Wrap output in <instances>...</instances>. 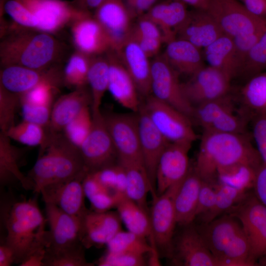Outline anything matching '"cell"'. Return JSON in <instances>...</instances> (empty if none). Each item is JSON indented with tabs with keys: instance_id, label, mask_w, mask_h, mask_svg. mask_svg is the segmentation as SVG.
Here are the masks:
<instances>
[{
	"instance_id": "1",
	"label": "cell",
	"mask_w": 266,
	"mask_h": 266,
	"mask_svg": "<svg viewBox=\"0 0 266 266\" xmlns=\"http://www.w3.org/2000/svg\"><path fill=\"white\" fill-rule=\"evenodd\" d=\"M0 43L1 67L20 66L43 70L56 66L66 57V45L53 34L10 25Z\"/></svg>"
},
{
	"instance_id": "2",
	"label": "cell",
	"mask_w": 266,
	"mask_h": 266,
	"mask_svg": "<svg viewBox=\"0 0 266 266\" xmlns=\"http://www.w3.org/2000/svg\"><path fill=\"white\" fill-rule=\"evenodd\" d=\"M8 197L1 200L0 221L6 232L1 241L12 249L19 265L32 253L47 247V222L36 198L16 200Z\"/></svg>"
},
{
	"instance_id": "3",
	"label": "cell",
	"mask_w": 266,
	"mask_h": 266,
	"mask_svg": "<svg viewBox=\"0 0 266 266\" xmlns=\"http://www.w3.org/2000/svg\"><path fill=\"white\" fill-rule=\"evenodd\" d=\"M239 164L256 168L263 164L245 133L203 132L194 168L202 180L212 182L219 168Z\"/></svg>"
},
{
	"instance_id": "4",
	"label": "cell",
	"mask_w": 266,
	"mask_h": 266,
	"mask_svg": "<svg viewBox=\"0 0 266 266\" xmlns=\"http://www.w3.org/2000/svg\"><path fill=\"white\" fill-rule=\"evenodd\" d=\"M87 170L79 149L61 133L50 134L43 151L27 176L33 185V192L49 185L72 178Z\"/></svg>"
},
{
	"instance_id": "5",
	"label": "cell",
	"mask_w": 266,
	"mask_h": 266,
	"mask_svg": "<svg viewBox=\"0 0 266 266\" xmlns=\"http://www.w3.org/2000/svg\"><path fill=\"white\" fill-rule=\"evenodd\" d=\"M238 221L233 216H224L197 227L216 264L218 261L244 260L249 257V244Z\"/></svg>"
},
{
	"instance_id": "6",
	"label": "cell",
	"mask_w": 266,
	"mask_h": 266,
	"mask_svg": "<svg viewBox=\"0 0 266 266\" xmlns=\"http://www.w3.org/2000/svg\"><path fill=\"white\" fill-rule=\"evenodd\" d=\"M146 98L142 106L153 124L165 138L169 143L191 145L197 138L191 119L152 95Z\"/></svg>"
},
{
	"instance_id": "7",
	"label": "cell",
	"mask_w": 266,
	"mask_h": 266,
	"mask_svg": "<svg viewBox=\"0 0 266 266\" xmlns=\"http://www.w3.org/2000/svg\"><path fill=\"white\" fill-rule=\"evenodd\" d=\"M105 122L117 154V162L123 166H143L136 114L110 113Z\"/></svg>"
},
{
	"instance_id": "8",
	"label": "cell",
	"mask_w": 266,
	"mask_h": 266,
	"mask_svg": "<svg viewBox=\"0 0 266 266\" xmlns=\"http://www.w3.org/2000/svg\"><path fill=\"white\" fill-rule=\"evenodd\" d=\"M206 11L224 33L232 37L254 33L266 27V20L250 13L238 0H210Z\"/></svg>"
},
{
	"instance_id": "9",
	"label": "cell",
	"mask_w": 266,
	"mask_h": 266,
	"mask_svg": "<svg viewBox=\"0 0 266 266\" xmlns=\"http://www.w3.org/2000/svg\"><path fill=\"white\" fill-rule=\"evenodd\" d=\"M90 132L80 147L85 167L93 172L115 164L116 150L106 126L103 114H92Z\"/></svg>"
},
{
	"instance_id": "10",
	"label": "cell",
	"mask_w": 266,
	"mask_h": 266,
	"mask_svg": "<svg viewBox=\"0 0 266 266\" xmlns=\"http://www.w3.org/2000/svg\"><path fill=\"white\" fill-rule=\"evenodd\" d=\"M179 75L162 55L157 56L151 62V93L191 119L194 107L183 95Z\"/></svg>"
},
{
	"instance_id": "11",
	"label": "cell",
	"mask_w": 266,
	"mask_h": 266,
	"mask_svg": "<svg viewBox=\"0 0 266 266\" xmlns=\"http://www.w3.org/2000/svg\"><path fill=\"white\" fill-rule=\"evenodd\" d=\"M182 180L169 188L162 194L154 197L149 213L156 249L158 253L161 251L169 256H170L174 232L177 224L174 198Z\"/></svg>"
},
{
	"instance_id": "12",
	"label": "cell",
	"mask_w": 266,
	"mask_h": 266,
	"mask_svg": "<svg viewBox=\"0 0 266 266\" xmlns=\"http://www.w3.org/2000/svg\"><path fill=\"white\" fill-rule=\"evenodd\" d=\"M231 80L219 70L204 66L181 83L183 95L194 107L229 94Z\"/></svg>"
},
{
	"instance_id": "13",
	"label": "cell",
	"mask_w": 266,
	"mask_h": 266,
	"mask_svg": "<svg viewBox=\"0 0 266 266\" xmlns=\"http://www.w3.org/2000/svg\"><path fill=\"white\" fill-rule=\"evenodd\" d=\"M33 14L36 21V30L54 34L86 11L73 7L70 1L63 0H18Z\"/></svg>"
},
{
	"instance_id": "14",
	"label": "cell",
	"mask_w": 266,
	"mask_h": 266,
	"mask_svg": "<svg viewBox=\"0 0 266 266\" xmlns=\"http://www.w3.org/2000/svg\"><path fill=\"white\" fill-rule=\"evenodd\" d=\"M88 173L84 170L70 179L42 188L39 194L43 201L54 204L81 222L88 209L86 207L83 181Z\"/></svg>"
},
{
	"instance_id": "15",
	"label": "cell",
	"mask_w": 266,
	"mask_h": 266,
	"mask_svg": "<svg viewBox=\"0 0 266 266\" xmlns=\"http://www.w3.org/2000/svg\"><path fill=\"white\" fill-rule=\"evenodd\" d=\"M43 83L58 87L64 85L63 69L60 66L38 70L20 66L1 67L0 85L6 90L21 95Z\"/></svg>"
},
{
	"instance_id": "16",
	"label": "cell",
	"mask_w": 266,
	"mask_h": 266,
	"mask_svg": "<svg viewBox=\"0 0 266 266\" xmlns=\"http://www.w3.org/2000/svg\"><path fill=\"white\" fill-rule=\"evenodd\" d=\"M234 214L248 239L251 258L255 261L266 253V206L251 198L236 207Z\"/></svg>"
},
{
	"instance_id": "17",
	"label": "cell",
	"mask_w": 266,
	"mask_h": 266,
	"mask_svg": "<svg viewBox=\"0 0 266 266\" xmlns=\"http://www.w3.org/2000/svg\"><path fill=\"white\" fill-rule=\"evenodd\" d=\"M70 27L75 50L90 57L103 55L114 50L111 40L92 12H85L74 21Z\"/></svg>"
},
{
	"instance_id": "18",
	"label": "cell",
	"mask_w": 266,
	"mask_h": 266,
	"mask_svg": "<svg viewBox=\"0 0 266 266\" xmlns=\"http://www.w3.org/2000/svg\"><path fill=\"white\" fill-rule=\"evenodd\" d=\"M137 114L143 163L152 187L153 198H154L157 196L156 173L158 164L161 155L170 143L153 124L142 105Z\"/></svg>"
},
{
	"instance_id": "19",
	"label": "cell",
	"mask_w": 266,
	"mask_h": 266,
	"mask_svg": "<svg viewBox=\"0 0 266 266\" xmlns=\"http://www.w3.org/2000/svg\"><path fill=\"white\" fill-rule=\"evenodd\" d=\"M173 241L170 254L173 263L184 266H216V260L197 226L192 223Z\"/></svg>"
},
{
	"instance_id": "20",
	"label": "cell",
	"mask_w": 266,
	"mask_h": 266,
	"mask_svg": "<svg viewBox=\"0 0 266 266\" xmlns=\"http://www.w3.org/2000/svg\"><path fill=\"white\" fill-rule=\"evenodd\" d=\"M191 145L170 143L159 160L156 173V195L182 181L189 172Z\"/></svg>"
},
{
	"instance_id": "21",
	"label": "cell",
	"mask_w": 266,
	"mask_h": 266,
	"mask_svg": "<svg viewBox=\"0 0 266 266\" xmlns=\"http://www.w3.org/2000/svg\"><path fill=\"white\" fill-rule=\"evenodd\" d=\"M45 210L50 228L46 249L60 250L81 243L80 221L52 204L45 203Z\"/></svg>"
},
{
	"instance_id": "22",
	"label": "cell",
	"mask_w": 266,
	"mask_h": 266,
	"mask_svg": "<svg viewBox=\"0 0 266 266\" xmlns=\"http://www.w3.org/2000/svg\"><path fill=\"white\" fill-rule=\"evenodd\" d=\"M118 212L88 210L81 222L80 240L85 249L106 245L121 230Z\"/></svg>"
},
{
	"instance_id": "23",
	"label": "cell",
	"mask_w": 266,
	"mask_h": 266,
	"mask_svg": "<svg viewBox=\"0 0 266 266\" xmlns=\"http://www.w3.org/2000/svg\"><path fill=\"white\" fill-rule=\"evenodd\" d=\"M93 16L110 38L114 50L129 36L133 19L123 0H104Z\"/></svg>"
},
{
	"instance_id": "24",
	"label": "cell",
	"mask_w": 266,
	"mask_h": 266,
	"mask_svg": "<svg viewBox=\"0 0 266 266\" xmlns=\"http://www.w3.org/2000/svg\"><path fill=\"white\" fill-rule=\"evenodd\" d=\"M132 78L139 94H151V62L138 44L129 36L115 50Z\"/></svg>"
},
{
	"instance_id": "25",
	"label": "cell",
	"mask_w": 266,
	"mask_h": 266,
	"mask_svg": "<svg viewBox=\"0 0 266 266\" xmlns=\"http://www.w3.org/2000/svg\"><path fill=\"white\" fill-rule=\"evenodd\" d=\"M224 34L206 11L194 9L176 32V38L184 39L203 49Z\"/></svg>"
},
{
	"instance_id": "26",
	"label": "cell",
	"mask_w": 266,
	"mask_h": 266,
	"mask_svg": "<svg viewBox=\"0 0 266 266\" xmlns=\"http://www.w3.org/2000/svg\"><path fill=\"white\" fill-rule=\"evenodd\" d=\"M105 54L109 64L108 91L121 105L137 113L140 104L134 81L115 50H111Z\"/></svg>"
},
{
	"instance_id": "27",
	"label": "cell",
	"mask_w": 266,
	"mask_h": 266,
	"mask_svg": "<svg viewBox=\"0 0 266 266\" xmlns=\"http://www.w3.org/2000/svg\"><path fill=\"white\" fill-rule=\"evenodd\" d=\"M92 95L87 85L75 88L60 97L53 104L47 130L49 134L60 133L85 107L92 104Z\"/></svg>"
},
{
	"instance_id": "28",
	"label": "cell",
	"mask_w": 266,
	"mask_h": 266,
	"mask_svg": "<svg viewBox=\"0 0 266 266\" xmlns=\"http://www.w3.org/2000/svg\"><path fill=\"white\" fill-rule=\"evenodd\" d=\"M166 44L161 55L179 74L191 76L205 66L201 49L189 41L175 38Z\"/></svg>"
},
{
	"instance_id": "29",
	"label": "cell",
	"mask_w": 266,
	"mask_h": 266,
	"mask_svg": "<svg viewBox=\"0 0 266 266\" xmlns=\"http://www.w3.org/2000/svg\"><path fill=\"white\" fill-rule=\"evenodd\" d=\"M202 180L191 168L181 182L174 198L177 224L185 227L196 218V210Z\"/></svg>"
},
{
	"instance_id": "30",
	"label": "cell",
	"mask_w": 266,
	"mask_h": 266,
	"mask_svg": "<svg viewBox=\"0 0 266 266\" xmlns=\"http://www.w3.org/2000/svg\"><path fill=\"white\" fill-rule=\"evenodd\" d=\"M181 0H161L145 15L160 28L165 43L176 38V32L186 18L189 10Z\"/></svg>"
},
{
	"instance_id": "31",
	"label": "cell",
	"mask_w": 266,
	"mask_h": 266,
	"mask_svg": "<svg viewBox=\"0 0 266 266\" xmlns=\"http://www.w3.org/2000/svg\"><path fill=\"white\" fill-rule=\"evenodd\" d=\"M10 138L0 132V184L6 187L18 183L26 190H33L31 180L20 169L22 151L14 146Z\"/></svg>"
},
{
	"instance_id": "32",
	"label": "cell",
	"mask_w": 266,
	"mask_h": 266,
	"mask_svg": "<svg viewBox=\"0 0 266 266\" xmlns=\"http://www.w3.org/2000/svg\"><path fill=\"white\" fill-rule=\"evenodd\" d=\"M203 49V58L209 66L219 70L231 80L238 75L232 37L224 33Z\"/></svg>"
},
{
	"instance_id": "33",
	"label": "cell",
	"mask_w": 266,
	"mask_h": 266,
	"mask_svg": "<svg viewBox=\"0 0 266 266\" xmlns=\"http://www.w3.org/2000/svg\"><path fill=\"white\" fill-rule=\"evenodd\" d=\"M116 208L128 231L146 238L157 250L149 212L126 196L120 200Z\"/></svg>"
},
{
	"instance_id": "34",
	"label": "cell",
	"mask_w": 266,
	"mask_h": 266,
	"mask_svg": "<svg viewBox=\"0 0 266 266\" xmlns=\"http://www.w3.org/2000/svg\"><path fill=\"white\" fill-rule=\"evenodd\" d=\"M240 99L247 118L266 113V71L248 79L241 89Z\"/></svg>"
},
{
	"instance_id": "35",
	"label": "cell",
	"mask_w": 266,
	"mask_h": 266,
	"mask_svg": "<svg viewBox=\"0 0 266 266\" xmlns=\"http://www.w3.org/2000/svg\"><path fill=\"white\" fill-rule=\"evenodd\" d=\"M109 71V64L105 54L92 57L87 77L92 95V114L101 112L102 100L108 91Z\"/></svg>"
},
{
	"instance_id": "36",
	"label": "cell",
	"mask_w": 266,
	"mask_h": 266,
	"mask_svg": "<svg viewBox=\"0 0 266 266\" xmlns=\"http://www.w3.org/2000/svg\"><path fill=\"white\" fill-rule=\"evenodd\" d=\"M123 166L125 168L127 174L126 196L149 212L147 196L149 192L153 195V192L144 166L141 165Z\"/></svg>"
},
{
	"instance_id": "37",
	"label": "cell",
	"mask_w": 266,
	"mask_h": 266,
	"mask_svg": "<svg viewBox=\"0 0 266 266\" xmlns=\"http://www.w3.org/2000/svg\"><path fill=\"white\" fill-rule=\"evenodd\" d=\"M107 251L125 252L145 255L146 254L158 255V252L149 241L128 231L121 230L107 243Z\"/></svg>"
},
{
	"instance_id": "38",
	"label": "cell",
	"mask_w": 266,
	"mask_h": 266,
	"mask_svg": "<svg viewBox=\"0 0 266 266\" xmlns=\"http://www.w3.org/2000/svg\"><path fill=\"white\" fill-rule=\"evenodd\" d=\"M92 57L77 50L70 55L63 69L64 85L74 89L88 85V73Z\"/></svg>"
},
{
	"instance_id": "39",
	"label": "cell",
	"mask_w": 266,
	"mask_h": 266,
	"mask_svg": "<svg viewBox=\"0 0 266 266\" xmlns=\"http://www.w3.org/2000/svg\"><path fill=\"white\" fill-rule=\"evenodd\" d=\"M11 139L29 146H40L42 151L48 142L49 134L46 128L23 121L14 125L5 133Z\"/></svg>"
},
{
	"instance_id": "40",
	"label": "cell",
	"mask_w": 266,
	"mask_h": 266,
	"mask_svg": "<svg viewBox=\"0 0 266 266\" xmlns=\"http://www.w3.org/2000/svg\"><path fill=\"white\" fill-rule=\"evenodd\" d=\"M258 168L246 164H235L219 168L217 177L220 183L246 191L253 187Z\"/></svg>"
},
{
	"instance_id": "41",
	"label": "cell",
	"mask_w": 266,
	"mask_h": 266,
	"mask_svg": "<svg viewBox=\"0 0 266 266\" xmlns=\"http://www.w3.org/2000/svg\"><path fill=\"white\" fill-rule=\"evenodd\" d=\"M216 191V200L212 209L201 217L202 223H206L217 218L220 214L241 201L245 191L219 182L213 184Z\"/></svg>"
},
{
	"instance_id": "42",
	"label": "cell",
	"mask_w": 266,
	"mask_h": 266,
	"mask_svg": "<svg viewBox=\"0 0 266 266\" xmlns=\"http://www.w3.org/2000/svg\"><path fill=\"white\" fill-rule=\"evenodd\" d=\"M85 249L82 243L72 247L60 250L46 248L44 266H92L87 261Z\"/></svg>"
},
{
	"instance_id": "43",
	"label": "cell",
	"mask_w": 266,
	"mask_h": 266,
	"mask_svg": "<svg viewBox=\"0 0 266 266\" xmlns=\"http://www.w3.org/2000/svg\"><path fill=\"white\" fill-rule=\"evenodd\" d=\"M92 126V115L89 106L83 110L63 129V134L78 148L89 135Z\"/></svg>"
},
{
	"instance_id": "44",
	"label": "cell",
	"mask_w": 266,
	"mask_h": 266,
	"mask_svg": "<svg viewBox=\"0 0 266 266\" xmlns=\"http://www.w3.org/2000/svg\"><path fill=\"white\" fill-rule=\"evenodd\" d=\"M266 71V27L249 52L240 74L248 79Z\"/></svg>"
},
{
	"instance_id": "45",
	"label": "cell",
	"mask_w": 266,
	"mask_h": 266,
	"mask_svg": "<svg viewBox=\"0 0 266 266\" xmlns=\"http://www.w3.org/2000/svg\"><path fill=\"white\" fill-rule=\"evenodd\" d=\"M90 173H93L105 188L112 193L118 194V191L123 189L125 187L126 170L118 162L111 166Z\"/></svg>"
},
{
	"instance_id": "46",
	"label": "cell",
	"mask_w": 266,
	"mask_h": 266,
	"mask_svg": "<svg viewBox=\"0 0 266 266\" xmlns=\"http://www.w3.org/2000/svg\"><path fill=\"white\" fill-rule=\"evenodd\" d=\"M20 105V96L0 85V128L6 133L14 124L16 109Z\"/></svg>"
},
{
	"instance_id": "47",
	"label": "cell",
	"mask_w": 266,
	"mask_h": 266,
	"mask_svg": "<svg viewBox=\"0 0 266 266\" xmlns=\"http://www.w3.org/2000/svg\"><path fill=\"white\" fill-rule=\"evenodd\" d=\"M2 10L12 19L17 25L27 29L36 30L37 23L31 12L18 0H4Z\"/></svg>"
},
{
	"instance_id": "48",
	"label": "cell",
	"mask_w": 266,
	"mask_h": 266,
	"mask_svg": "<svg viewBox=\"0 0 266 266\" xmlns=\"http://www.w3.org/2000/svg\"><path fill=\"white\" fill-rule=\"evenodd\" d=\"M58 86L50 83H41L20 95V102L38 105L52 106L54 95Z\"/></svg>"
},
{
	"instance_id": "49",
	"label": "cell",
	"mask_w": 266,
	"mask_h": 266,
	"mask_svg": "<svg viewBox=\"0 0 266 266\" xmlns=\"http://www.w3.org/2000/svg\"><path fill=\"white\" fill-rule=\"evenodd\" d=\"M144 256L135 253L107 251L97 264L100 266H143L146 264Z\"/></svg>"
},
{
	"instance_id": "50",
	"label": "cell",
	"mask_w": 266,
	"mask_h": 266,
	"mask_svg": "<svg viewBox=\"0 0 266 266\" xmlns=\"http://www.w3.org/2000/svg\"><path fill=\"white\" fill-rule=\"evenodd\" d=\"M265 29L254 33L233 37L234 61L238 75L249 52L259 39Z\"/></svg>"
},
{
	"instance_id": "51",
	"label": "cell",
	"mask_w": 266,
	"mask_h": 266,
	"mask_svg": "<svg viewBox=\"0 0 266 266\" xmlns=\"http://www.w3.org/2000/svg\"><path fill=\"white\" fill-rule=\"evenodd\" d=\"M20 105L24 121L47 128L53 105H38L22 102H20Z\"/></svg>"
},
{
	"instance_id": "52",
	"label": "cell",
	"mask_w": 266,
	"mask_h": 266,
	"mask_svg": "<svg viewBox=\"0 0 266 266\" xmlns=\"http://www.w3.org/2000/svg\"><path fill=\"white\" fill-rule=\"evenodd\" d=\"M253 135L256 149L263 163L266 164V113L253 117Z\"/></svg>"
},
{
	"instance_id": "53",
	"label": "cell",
	"mask_w": 266,
	"mask_h": 266,
	"mask_svg": "<svg viewBox=\"0 0 266 266\" xmlns=\"http://www.w3.org/2000/svg\"><path fill=\"white\" fill-rule=\"evenodd\" d=\"M136 19V22L133 24L130 33L144 37L160 39L165 43L162 33L154 22L145 15Z\"/></svg>"
},
{
	"instance_id": "54",
	"label": "cell",
	"mask_w": 266,
	"mask_h": 266,
	"mask_svg": "<svg viewBox=\"0 0 266 266\" xmlns=\"http://www.w3.org/2000/svg\"><path fill=\"white\" fill-rule=\"evenodd\" d=\"M216 200V191L211 182L202 180L200 189L196 217L201 216L210 211L213 207Z\"/></svg>"
},
{
	"instance_id": "55",
	"label": "cell",
	"mask_w": 266,
	"mask_h": 266,
	"mask_svg": "<svg viewBox=\"0 0 266 266\" xmlns=\"http://www.w3.org/2000/svg\"><path fill=\"white\" fill-rule=\"evenodd\" d=\"M125 195L102 192L94 195L88 200L93 210L103 212L109 211L114 207L116 208L120 200Z\"/></svg>"
},
{
	"instance_id": "56",
	"label": "cell",
	"mask_w": 266,
	"mask_h": 266,
	"mask_svg": "<svg viewBox=\"0 0 266 266\" xmlns=\"http://www.w3.org/2000/svg\"><path fill=\"white\" fill-rule=\"evenodd\" d=\"M129 37L134 40L149 58L157 55L164 41L160 39L144 37L132 33Z\"/></svg>"
},
{
	"instance_id": "57",
	"label": "cell",
	"mask_w": 266,
	"mask_h": 266,
	"mask_svg": "<svg viewBox=\"0 0 266 266\" xmlns=\"http://www.w3.org/2000/svg\"><path fill=\"white\" fill-rule=\"evenodd\" d=\"M253 187L258 200L266 206V164L263 163L258 168Z\"/></svg>"
},
{
	"instance_id": "58",
	"label": "cell",
	"mask_w": 266,
	"mask_h": 266,
	"mask_svg": "<svg viewBox=\"0 0 266 266\" xmlns=\"http://www.w3.org/2000/svg\"><path fill=\"white\" fill-rule=\"evenodd\" d=\"M161 0H134L127 7L133 19L137 18L150 10Z\"/></svg>"
},
{
	"instance_id": "59",
	"label": "cell",
	"mask_w": 266,
	"mask_h": 266,
	"mask_svg": "<svg viewBox=\"0 0 266 266\" xmlns=\"http://www.w3.org/2000/svg\"><path fill=\"white\" fill-rule=\"evenodd\" d=\"M253 15L266 20V0H238Z\"/></svg>"
},
{
	"instance_id": "60",
	"label": "cell",
	"mask_w": 266,
	"mask_h": 266,
	"mask_svg": "<svg viewBox=\"0 0 266 266\" xmlns=\"http://www.w3.org/2000/svg\"><path fill=\"white\" fill-rule=\"evenodd\" d=\"M46 248L40 249L26 258L19 265L20 266H44V260Z\"/></svg>"
},
{
	"instance_id": "61",
	"label": "cell",
	"mask_w": 266,
	"mask_h": 266,
	"mask_svg": "<svg viewBox=\"0 0 266 266\" xmlns=\"http://www.w3.org/2000/svg\"><path fill=\"white\" fill-rule=\"evenodd\" d=\"M15 264V256L12 249L3 241L0 244V266H10Z\"/></svg>"
},
{
	"instance_id": "62",
	"label": "cell",
	"mask_w": 266,
	"mask_h": 266,
	"mask_svg": "<svg viewBox=\"0 0 266 266\" xmlns=\"http://www.w3.org/2000/svg\"><path fill=\"white\" fill-rule=\"evenodd\" d=\"M104 0H72L70 1L72 5L75 8L86 11L94 10Z\"/></svg>"
},
{
	"instance_id": "63",
	"label": "cell",
	"mask_w": 266,
	"mask_h": 266,
	"mask_svg": "<svg viewBox=\"0 0 266 266\" xmlns=\"http://www.w3.org/2000/svg\"><path fill=\"white\" fill-rule=\"evenodd\" d=\"M187 5H190L194 9L206 10L208 7L210 0H181Z\"/></svg>"
},
{
	"instance_id": "64",
	"label": "cell",
	"mask_w": 266,
	"mask_h": 266,
	"mask_svg": "<svg viewBox=\"0 0 266 266\" xmlns=\"http://www.w3.org/2000/svg\"><path fill=\"white\" fill-rule=\"evenodd\" d=\"M134 0H123L127 7L129 6Z\"/></svg>"
}]
</instances>
